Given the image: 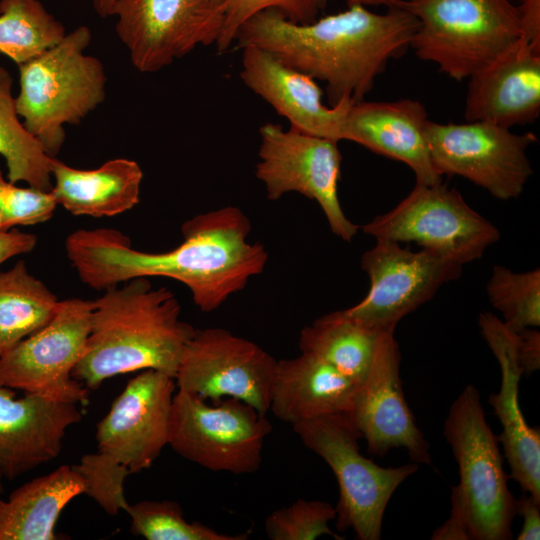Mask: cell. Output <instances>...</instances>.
I'll list each match as a JSON object with an SVG mask.
<instances>
[{"label":"cell","mask_w":540,"mask_h":540,"mask_svg":"<svg viewBox=\"0 0 540 540\" xmlns=\"http://www.w3.org/2000/svg\"><path fill=\"white\" fill-rule=\"evenodd\" d=\"M491 305L503 322L518 332L540 326V270L517 273L504 266L493 267L486 286Z\"/></svg>","instance_id":"cell-30"},{"label":"cell","mask_w":540,"mask_h":540,"mask_svg":"<svg viewBox=\"0 0 540 540\" xmlns=\"http://www.w3.org/2000/svg\"><path fill=\"white\" fill-rule=\"evenodd\" d=\"M91 39L90 29L79 26L55 45L17 65V112L50 157H56L64 144V126L79 124L105 99L103 63L85 53Z\"/></svg>","instance_id":"cell-4"},{"label":"cell","mask_w":540,"mask_h":540,"mask_svg":"<svg viewBox=\"0 0 540 540\" xmlns=\"http://www.w3.org/2000/svg\"><path fill=\"white\" fill-rule=\"evenodd\" d=\"M59 300L24 261L0 272V357L47 325Z\"/></svg>","instance_id":"cell-27"},{"label":"cell","mask_w":540,"mask_h":540,"mask_svg":"<svg viewBox=\"0 0 540 540\" xmlns=\"http://www.w3.org/2000/svg\"><path fill=\"white\" fill-rule=\"evenodd\" d=\"M277 361L256 343L226 329H195L175 375L176 387L213 402L239 399L266 415Z\"/></svg>","instance_id":"cell-14"},{"label":"cell","mask_w":540,"mask_h":540,"mask_svg":"<svg viewBox=\"0 0 540 540\" xmlns=\"http://www.w3.org/2000/svg\"><path fill=\"white\" fill-rule=\"evenodd\" d=\"M359 384L306 353L277 361L270 407L292 426L312 418L351 413Z\"/></svg>","instance_id":"cell-23"},{"label":"cell","mask_w":540,"mask_h":540,"mask_svg":"<svg viewBox=\"0 0 540 540\" xmlns=\"http://www.w3.org/2000/svg\"><path fill=\"white\" fill-rule=\"evenodd\" d=\"M78 404L51 400L0 383V473L15 479L55 459L67 429L82 420Z\"/></svg>","instance_id":"cell-19"},{"label":"cell","mask_w":540,"mask_h":540,"mask_svg":"<svg viewBox=\"0 0 540 540\" xmlns=\"http://www.w3.org/2000/svg\"><path fill=\"white\" fill-rule=\"evenodd\" d=\"M181 306L165 287L148 277L113 286L93 301L86 351L72 376L88 390L114 376L157 370L175 379L195 328L180 318Z\"/></svg>","instance_id":"cell-3"},{"label":"cell","mask_w":540,"mask_h":540,"mask_svg":"<svg viewBox=\"0 0 540 540\" xmlns=\"http://www.w3.org/2000/svg\"><path fill=\"white\" fill-rule=\"evenodd\" d=\"M419 22L400 6L376 14L361 5L308 24L275 9L260 11L238 29L236 48L263 49L285 65L324 81L331 106L362 101L388 60L403 51Z\"/></svg>","instance_id":"cell-2"},{"label":"cell","mask_w":540,"mask_h":540,"mask_svg":"<svg viewBox=\"0 0 540 540\" xmlns=\"http://www.w3.org/2000/svg\"><path fill=\"white\" fill-rule=\"evenodd\" d=\"M64 25L39 0H0V55L17 65L58 43Z\"/></svg>","instance_id":"cell-29"},{"label":"cell","mask_w":540,"mask_h":540,"mask_svg":"<svg viewBox=\"0 0 540 540\" xmlns=\"http://www.w3.org/2000/svg\"><path fill=\"white\" fill-rule=\"evenodd\" d=\"M397 6L419 22L410 42L415 54L458 81L522 37L520 12L510 0H411Z\"/></svg>","instance_id":"cell-6"},{"label":"cell","mask_w":540,"mask_h":540,"mask_svg":"<svg viewBox=\"0 0 540 540\" xmlns=\"http://www.w3.org/2000/svg\"><path fill=\"white\" fill-rule=\"evenodd\" d=\"M93 301H59L50 322L0 357V383L51 400L88 403V389L72 372L86 351Z\"/></svg>","instance_id":"cell-11"},{"label":"cell","mask_w":540,"mask_h":540,"mask_svg":"<svg viewBox=\"0 0 540 540\" xmlns=\"http://www.w3.org/2000/svg\"><path fill=\"white\" fill-rule=\"evenodd\" d=\"M84 494L73 465H62L32 479L0 499V540H55V525L64 507Z\"/></svg>","instance_id":"cell-25"},{"label":"cell","mask_w":540,"mask_h":540,"mask_svg":"<svg viewBox=\"0 0 540 540\" xmlns=\"http://www.w3.org/2000/svg\"><path fill=\"white\" fill-rule=\"evenodd\" d=\"M84 482V494L92 498L107 514L126 511L129 502L124 493V482L129 469L114 457L97 451L84 454L73 465Z\"/></svg>","instance_id":"cell-33"},{"label":"cell","mask_w":540,"mask_h":540,"mask_svg":"<svg viewBox=\"0 0 540 540\" xmlns=\"http://www.w3.org/2000/svg\"><path fill=\"white\" fill-rule=\"evenodd\" d=\"M57 203L50 191L19 187L6 181L0 169V230L48 221Z\"/></svg>","instance_id":"cell-35"},{"label":"cell","mask_w":540,"mask_h":540,"mask_svg":"<svg viewBox=\"0 0 540 540\" xmlns=\"http://www.w3.org/2000/svg\"><path fill=\"white\" fill-rule=\"evenodd\" d=\"M516 514L523 517V526L518 534V540L540 539V502L530 494H523L515 500Z\"/></svg>","instance_id":"cell-36"},{"label":"cell","mask_w":540,"mask_h":540,"mask_svg":"<svg viewBox=\"0 0 540 540\" xmlns=\"http://www.w3.org/2000/svg\"><path fill=\"white\" fill-rule=\"evenodd\" d=\"M400 362L394 331H381L350 414L370 454L384 457L391 449L404 448L412 462L430 464L429 444L404 397Z\"/></svg>","instance_id":"cell-17"},{"label":"cell","mask_w":540,"mask_h":540,"mask_svg":"<svg viewBox=\"0 0 540 540\" xmlns=\"http://www.w3.org/2000/svg\"><path fill=\"white\" fill-rule=\"evenodd\" d=\"M335 517L336 509L328 502L298 499L273 511L266 518L265 531L271 540H314L322 535L342 540L329 528Z\"/></svg>","instance_id":"cell-32"},{"label":"cell","mask_w":540,"mask_h":540,"mask_svg":"<svg viewBox=\"0 0 540 540\" xmlns=\"http://www.w3.org/2000/svg\"><path fill=\"white\" fill-rule=\"evenodd\" d=\"M478 323L501 370L500 390L490 395L489 403L503 428L497 439L503 446L510 477L540 502V430L528 426L520 409L518 391L524 372L517 353V332L491 312L480 313Z\"/></svg>","instance_id":"cell-20"},{"label":"cell","mask_w":540,"mask_h":540,"mask_svg":"<svg viewBox=\"0 0 540 540\" xmlns=\"http://www.w3.org/2000/svg\"><path fill=\"white\" fill-rule=\"evenodd\" d=\"M118 0H92L95 12L101 17L112 16L113 9Z\"/></svg>","instance_id":"cell-40"},{"label":"cell","mask_w":540,"mask_h":540,"mask_svg":"<svg viewBox=\"0 0 540 540\" xmlns=\"http://www.w3.org/2000/svg\"><path fill=\"white\" fill-rule=\"evenodd\" d=\"M216 2L220 3V4H223V1L224 0H215Z\"/></svg>","instance_id":"cell-43"},{"label":"cell","mask_w":540,"mask_h":540,"mask_svg":"<svg viewBox=\"0 0 540 540\" xmlns=\"http://www.w3.org/2000/svg\"><path fill=\"white\" fill-rule=\"evenodd\" d=\"M271 431L266 415L239 399L227 397L209 405L197 394L178 389L168 445L208 470L249 474L260 468L264 441Z\"/></svg>","instance_id":"cell-8"},{"label":"cell","mask_w":540,"mask_h":540,"mask_svg":"<svg viewBox=\"0 0 540 540\" xmlns=\"http://www.w3.org/2000/svg\"><path fill=\"white\" fill-rule=\"evenodd\" d=\"M361 266L369 276L370 289L359 303L342 312L376 331H394L403 317L462 272V265L434 252H414L387 240H376L363 253Z\"/></svg>","instance_id":"cell-15"},{"label":"cell","mask_w":540,"mask_h":540,"mask_svg":"<svg viewBox=\"0 0 540 540\" xmlns=\"http://www.w3.org/2000/svg\"><path fill=\"white\" fill-rule=\"evenodd\" d=\"M175 379L152 369L130 379L97 423L98 451L124 464L131 473L148 469L168 445Z\"/></svg>","instance_id":"cell-16"},{"label":"cell","mask_w":540,"mask_h":540,"mask_svg":"<svg viewBox=\"0 0 540 540\" xmlns=\"http://www.w3.org/2000/svg\"><path fill=\"white\" fill-rule=\"evenodd\" d=\"M50 190L57 205L75 216L111 217L140 200L143 171L131 159L115 158L91 170L73 168L52 157Z\"/></svg>","instance_id":"cell-24"},{"label":"cell","mask_w":540,"mask_h":540,"mask_svg":"<svg viewBox=\"0 0 540 540\" xmlns=\"http://www.w3.org/2000/svg\"><path fill=\"white\" fill-rule=\"evenodd\" d=\"M251 224L241 209L226 206L198 214L181 226L174 249L150 253L132 247L117 229H79L65 250L80 280L104 291L136 277H165L183 283L202 312L219 308L263 272L268 252L248 236Z\"/></svg>","instance_id":"cell-1"},{"label":"cell","mask_w":540,"mask_h":540,"mask_svg":"<svg viewBox=\"0 0 540 540\" xmlns=\"http://www.w3.org/2000/svg\"><path fill=\"white\" fill-rule=\"evenodd\" d=\"M522 38L540 51V0H521L518 6Z\"/></svg>","instance_id":"cell-39"},{"label":"cell","mask_w":540,"mask_h":540,"mask_svg":"<svg viewBox=\"0 0 540 540\" xmlns=\"http://www.w3.org/2000/svg\"><path fill=\"white\" fill-rule=\"evenodd\" d=\"M37 244V236L19 231L15 228L0 230V265L6 260L33 251Z\"/></svg>","instance_id":"cell-38"},{"label":"cell","mask_w":540,"mask_h":540,"mask_svg":"<svg viewBox=\"0 0 540 540\" xmlns=\"http://www.w3.org/2000/svg\"><path fill=\"white\" fill-rule=\"evenodd\" d=\"M131 532L147 540H246L247 533L225 534L200 522H188L179 503L170 500L129 504Z\"/></svg>","instance_id":"cell-31"},{"label":"cell","mask_w":540,"mask_h":540,"mask_svg":"<svg viewBox=\"0 0 540 540\" xmlns=\"http://www.w3.org/2000/svg\"><path fill=\"white\" fill-rule=\"evenodd\" d=\"M2 480H3V476L0 473V496L4 491V486H3V481Z\"/></svg>","instance_id":"cell-42"},{"label":"cell","mask_w":540,"mask_h":540,"mask_svg":"<svg viewBox=\"0 0 540 540\" xmlns=\"http://www.w3.org/2000/svg\"><path fill=\"white\" fill-rule=\"evenodd\" d=\"M411 0H348L349 5H361V6H378L387 5L389 7L397 6L399 4L408 2Z\"/></svg>","instance_id":"cell-41"},{"label":"cell","mask_w":540,"mask_h":540,"mask_svg":"<svg viewBox=\"0 0 540 540\" xmlns=\"http://www.w3.org/2000/svg\"><path fill=\"white\" fill-rule=\"evenodd\" d=\"M115 31L132 65L153 73L191 53L216 44L224 22L215 0H118Z\"/></svg>","instance_id":"cell-13"},{"label":"cell","mask_w":540,"mask_h":540,"mask_svg":"<svg viewBox=\"0 0 540 540\" xmlns=\"http://www.w3.org/2000/svg\"><path fill=\"white\" fill-rule=\"evenodd\" d=\"M259 161L256 177L264 184L270 200L297 192L315 200L321 207L331 231L350 242L359 226L349 220L339 201L338 181L342 156L336 141L284 130L275 123L259 129Z\"/></svg>","instance_id":"cell-12"},{"label":"cell","mask_w":540,"mask_h":540,"mask_svg":"<svg viewBox=\"0 0 540 540\" xmlns=\"http://www.w3.org/2000/svg\"><path fill=\"white\" fill-rule=\"evenodd\" d=\"M444 435L458 463L460 482L452 488L451 512L468 540H509L516 515L497 436L486 422L480 393L468 384L450 407Z\"/></svg>","instance_id":"cell-5"},{"label":"cell","mask_w":540,"mask_h":540,"mask_svg":"<svg viewBox=\"0 0 540 540\" xmlns=\"http://www.w3.org/2000/svg\"><path fill=\"white\" fill-rule=\"evenodd\" d=\"M466 121L527 125L540 114V51L522 37L469 77Z\"/></svg>","instance_id":"cell-21"},{"label":"cell","mask_w":540,"mask_h":540,"mask_svg":"<svg viewBox=\"0 0 540 540\" xmlns=\"http://www.w3.org/2000/svg\"><path fill=\"white\" fill-rule=\"evenodd\" d=\"M380 332L339 310L304 327L299 336V348L301 353L326 362L360 385L369 371Z\"/></svg>","instance_id":"cell-26"},{"label":"cell","mask_w":540,"mask_h":540,"mask_svg":"<svg viewBox=\"0 0 540 540\" xmlns=\"http://www.w3.org/2000/svg\"><path fill=\"white\" fill-rule=\"evenodd\" d=\"M239 74L250 90L289 121L290 128L336 142L344 140L346 117L355 103L350 98L326 106L315 79L254 46L242 48Z\"/></svg>","instance_id":"cell-18"},{"label":"cell","mask_w":540,"mask_h":540,"mask_svg":"<svg viewBox=\"0 0 540 540\" xmlns=\"http://www.w3.org/2000/svg\"><path fill=\"white\" fill-rule=\"evenodd\" d=\"M427 121L426 109L417 100L359 101L348 111L344 140L403 162L414 172L417 184H439L442 176L432 163L425 138Z\"/></svg>","instance_id":"cell-22"},{"label":"cell","mask_w":540,"mask_h":540,"mask_svg":"<svg viewBox=\"0 0 540 540\" xmlns=\"http://www.w3.org/2000/svg\"><path fill=\"white\" fill-rule=\"evenodd\" d=\"M326 4L327 0H224V22L215 44L217 51H226L234 43L240 26L260 11L275 9L294 23L308 24L317 19Z\"/></svg>","instance_id":"cell-34"},{"label":"cell","mask_w":540,"mask_h":540,"mask_svg":"<svg viewBox=\"0 0 540 540\" xmlns=\"http://www.w3.org/2000/svg\"><path fill=\"white\" fill-rule=\"evenodd\" d=\"M517 353L524 374L530 375L540 367V333L533 328L517 332Z\"/></svg>","instance_id":"cell-37"},{"label":"cell","mask_w":540,"mask_h":540,"mask_svg":"<svg viewBox=\"0 0 540 540\" xmlns=\"http://www.w3.org/2000/svg\"><path fill=\"white\" fill-rule=\"evenodd\" d=\"M292 427L301 442L328 464L337 479L336 528L352 529L360 540H379L390 498L418 470V464L381 467L363 456L358 444L362 434L350 413L324 415Z\"/></svg>","instance_id":"cell-7"},{"label":"cell","mask_w":540,"mask_h":540,"mask_svg":"<svg viewBox=\"0 0 540 540\" xmlns=\"http://www.w3.org/2000/svg\"><path fill=\"white\" fill-rule=\"evenodd\" d=\"M376 240L414 242L452 262L480 259L499 230L442 183L417 184L392 210L362 226Z\"/></svg>","instance_id":"cell-9"},{"label":"cell","mask_w":540,"mask_h":540,"mask_svg":"<svg viewBox=\"0 0 540 540\" xmlns=\"http://www.w3.org/2000/svg\"><path fill=\"white\" fill-rule=\"evenodd\" d=\"M425 138L432 163L442 176L458 175L500 200L520 196L533 173L527 149L533 133L487 121L437 123L428 120Z\"/></svg>","instance_id":"cell-10"},{"label":"cell","mask_w":540,"mask_h":540,"mask_svg":"<svg viewBox=\"0 0 540 540\" xmlns=\"http://www.w3.org/2000/svg\"><path fill=\"white\" fill-rule=\"evenodd\" d=\"M12 87V76L0 66V155L6 161L7 178L15 184L26 182L32 188L50 191L52 157L20 121Z\"/></svg>","instance_id":"cell-28"}]
</instances>
